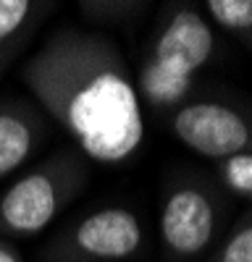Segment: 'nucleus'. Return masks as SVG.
I'll return each instance as SVG.
<instances>
[{
  "label": "nucleus",
  "instance_id": "11",
  "mask_svg": "<svg viewBox=\"0 0 252 262\" xmlns=\"http://www.w3.org/2000/svg\"><path fill=\"white\" fill-rule=\"evenodd\" d=\"M231 196H242L252 202V155H239L216 163V176H213Z\"/></svg>",
  "mask_w": 252,
  "mask_h": 262
},
{
  "label": "nucleus",
  "instance_id": "13",
  "mask_svg": "<svg viewBox=\"0 0 252 262\" xmlns=\"http://www.w3.org/2000/svg\"><path fill=\"white\" fill-rule=\"evenodd\" d=\"M0 262H24V259L8 242H0Z\"/></svg>",
  "mask_w": 252,
  "mask_h": 262
},
{
  "label": "nucleus",
  "instance_id": "7",
  "mask_svg": "<svg viewBox=\"0 0 252 262\" xmlns=\"http://www.w3.org/2000/svg\"><path fill=\"white\" fill-rule=\"evenodd\" d=\"M53 121L34 100H0V181L24 168L48 144Z\"/></svg>",
  "mask_w": 252,
  "mask_h": 262
},
{
  "label": "nucleus",
  "instance_id": "9",
  "mask_svg": "<svg viewBox=\"0 0 252 262\" xmlns=\"http://www.w3.org/2000/svg\"><path fill=\"white\" fill-rule=\"evenodd\" d=\"M205 16L252 53V0H207Z\"/></svg>",
  "mask_w": 252,
  "mask_h": 262
},
{
  "label": "nucleus",
  "instance_id": "5",
  "mask_svg": "<svg viewBox=\"0 0 252 262\" xmlns=\"http://www.w3.org/2000/svg\"><path fill=\"white\" fill-rule=\"evenodd\" d=\"M147 244L142 217L121 205L100 207L60 226L39 249L42 262H126Z\"/></svg>",
  "mask_w": 252,
  "mask_h": 262
},
{
  "label": "nucleus",
  "instance_id": "12",
  "mask_svg": "<svg viewBox=\"0 0 252 262\" xmlns=\"http://www.w3.org/2000/svg\"><path fill=\"white\" fill-rule=\"evenodd\" d=\"M79 8L84 16H90L92 24H116V21L142 13L147 8V3H116V0H111V3H95V0H90V3H79Z\"/></svg>",
  "mask_w": 252,
  "mask_h": 262
},
{
  "label": "nucleus",
  "instance_id": "8",
  "mask_svg": "<svg viewBox=\"0 0 252 262\" xmlns=\"http://www.w3.org/2000/svg\"><path fill=\"white\" fill-rule=\"evenodd\" d=\"M53 8L55 3L42 0H0V74L18 60Z\"/></svg>",
  "mask_w": 252,
  "mask_h": 262
},
{
  "label": "nucleus",
  "instance_id": "6",
  "mask_svg": "<svg viewBox=\"0 0 252 262\" xmlns=\"http://www.w3.org/2000/svg\"><path fill=\"white\" fill-rule=\"evenodd\" d=\"M171 134L200 158L213 163L252 155V111L213 97H192L174 107Z\"/></svg>",
  "mask_w": 252,
  "mask_h": 262
},
{
  "label": "nucleus",
  "instance_id": "2",
  "mask_svg": "<svg viewBox=\"0 0 252 262\" xmlns=\"http://www.w3.org/2000/svg\"><path fill=\"white\" fill-rule=\"evenodd\" d=\"M216 32L195 6H168L134 76L139 100L174 111L192 100L195 79L216 55Z\"/></svg>",
  "mask_w": 252,
  "mask_h": 262
},
{
  "label": "nucleus",
  "instance_id": "3",
  "mask_svg": "<svg viewBox=\"0 0 252 262\" xmlns=\"http://www.w3.org/2000/svg\"><path fill=\"white\" fill-rule=\"evenodd\" d=\"M90 184V160L74 149L53 152L0 194V238H32L50 228Z\"/></svg>",
  "mask_w": 252,
  "mask_h": 262
},
{
  "label": "nucleus",
  "instance_id": "4",
  "mask_svg": "<svg viewBox=\"0 0 252 262\" xmlns=\"http://www.w3.org/2000/svg\"><path fill=\"white\" fill-rule=\"evenodd\" d=\"M231 196L213 176L184 173L165 181L158 233L168 262H197L221 242Z\"/></svg>",
  "mask_w": 252,
  "mask_h": 262
},
{
  "label": "nucleus",
  "instance_id": "1",
  "mask_svg": "<svg viewBox=\"0 0 252 262\" xmlns=\"http://www.w3.org/2000/svg\"><path fill=\"white\" fill-rule=\"evenodd\" d=\"M18 81L90 163L121 165L144 144L132 69L102 32L60 27L21 63Z\"/></svg>",
  "mask_w": 252,
  "mask_h": 262
},
{
  "label": "nucleus",
  "instance_id": "10",
  "mask_svg": "<svg viewBox=\"0 0 252 262\" xmlns=\"http://www.w3.org/2000/svg\"><path fill=\"white\" fill-rule=\"evenodd\" d=\"M207 262H252V205L221 236Z\"/></svg>",
  "mask_w": 252,
  "mask_h": 262
}]
</instances>
